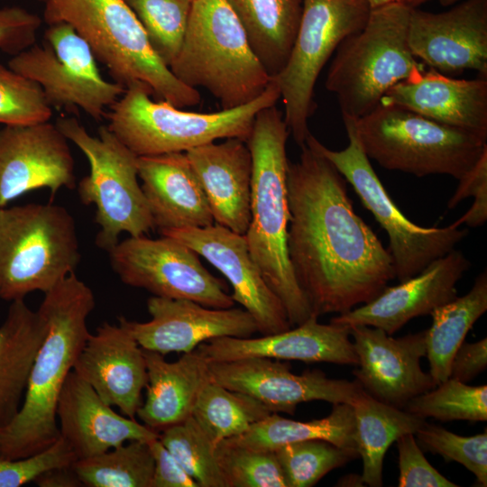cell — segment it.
<instances>
[{
  "label": "cell",
  "instance_id": "cell-40",
  "mask_svg": "<svg viewBox=\"0 0 487 487\" xmlns=\"http://www.w3.org/2000/svg\"><path fill=\"white\" fill-rule=\"evenodd\" d=\"M216 455L225 487H287L274 451L223 440L216 446Z\"/></svg>",
  "mask_w": 487,
  "mask_h": 487
},
{
  "label": "cell",
  "instance_id": "cell-32",
  "mask_svg": "<svg viewBox=\"0 0 487 487\" xmlns=\"http://www.w3.org/2000/svg\"><path fill=\"white\" fill-rule=\"evenodd\" d=\"M312 439L357 449L352 406L347 403L333 404L326 417L305 422L271 413L252 425L244 434L226 440L256 450L273 451L286 444Z\"/></svg>",
  "mask_w": 487,
  "mask_h": 487
},
{
  "label": "cell",
  "instance_id": "cell-52",
  "mask_svg": "<svg viewBox=\"0 0 487 487\" xmlns=\"http://www.w3.org/2000/svg\"><path fill=\"white\" fill-rule=\"evenodd\" d=\"M371 8H374L391 2L398 1V0H367Z\"/></svg>",
  "mask_w": 487,
  "mask_h": 487
},
{
  "label": "cell",
  "instance_id": "cell-21",
  "mask_svg": "<svg viewBox=\"0 0 487 487\" xmlns=\"http://www.w3.org/2000/svg\"><path fill=\"white\" fill-rule=\"evenodd\" d=\"M471 262L459 250L433 261L417 275L386 287L372 301L330 319L345 326H369L391 335L410 319L429 315L457 297L456 284Z\"/></svg>",
  "mask_w": 487,
  "mask_h": 487
},
{
  "label": "cell",
  "instance_id": "cell-53",
  "mask_svg": "<svg viewBox=\"0 0 487 487\" xmlns=\"http://www.w3.org/2000/svg\"><path fill=\"white\" fill-rule=\"evenodd\" d=\"M461 1L462 0H438L439 4L444 7L454 5Z\"/></svg>",
  "mask_w": 487,
  "mask_h": 487
},
{
  "label": "cell",
  "instance_id": "cell-4",
  "mask_svg": "<svg viewBox=\"0 0 487 487\" xmlns=\"http://www.w3.org/2000/svg\"><path fill=\"white\" fill-rule=\"evenodd\" d=\"M43 16L48 24H70L125 89L142 88L179 108L201 101L198 89L179 81L155 53L124 0H47Z\"/></svg>",
  "mask_w": 487,
  "mask_h": 487
},
{
  "label": "cell",
  "instance_id": "cell-33",
  "mask_svg": "<svg viewBox=\"0 0 487 487\" xmlns=\"http://www.w3.org/2000/svg\"><path fill=\"white\" fill-rule=\"evenodd\" d=\"M487 310V272H481L471 289L462 297L437 307L429 315L426 330L429 373L436 384L449 378L452 358L473 324Z\"/></svg>",
  "mask_w": 487,
  "mask_h": 487
},
{
  "label": "cell",
  "instance_id": "cell-54",
  "mask_svg": "<svg viewBox=\"0 0 487 487\" xmlns=\"http://www.w3.org/2000/svg\"><path fill=\"white\" fill-rule=\"evenodd\" d=\"M2 429L0 428V451H1V444H2Z\"/></svg>",
  "mask_w": 487,
  "mask_h": 487
},
{
  "label": "cell",
  "instance_id": "cell-2",
  "mask_svg": "<svg viewBox=\"0 0 487 487\" xmlns=\"http://www.w3.org/2000/svg\"><path fill=\"white\" fill-rule=\"evenodd\" d=\"M92 289L75 272L44 293L39 311L47 329L34 356L21 408L2 429L0 457L35 455L60 436L57 405L62 387L90 333Z\"/></svg>",
  "mask_w": 487,
  "mask_h": 487
},
{
  "label": "cell",
  "instance_id": "cell-17",
  "mask_svg": "<svg viewBox=\"0 0 487 487\" xmlns=\"http://www.w3.org/2000/svg\"><path fill=\"white\" fill-rule=\"evenodd\" d=\"M216 268L230 282L231 295L256 322L261 335L292 327L280 299L265 281L253 260L244 234L214 223L205 227L164 230Z\"/></svg>",
  "mask_w": 487,
  "mask_h": 487
},
{
  "label": "cell",
  "instance_id": "cell-22",
  "mask_svg": "<svg viewBox=\"0 0 487 487\" xmlns=\"http://www.w3.org/2000/svg\"><path fill=\"white\" fill-rule=\"evenodd\" d=\"M208 362H229L244 358H271L304 363L357 365L358 358L348 326L322 324L311 316L288 330L262 336L218 337L197 348Z\"/></svg>",
  "mask_w": 487,
  "mask_h": 487
},
{
  "label": "cell",
  "instance_id": "cell-38",
  "mask_svg": "<svg viewBox=\"0 0 487 487\" xmlns=\"http://www.w3.org/2000/svg\"><path fill=\"white\" fill-rule=\"evenodd\" d=\"M403 409L423 419L486 421L487 386H470L448 378L412 398Z\"/></svg>",
  "mask_w": 487,
  "mask_h": 487
},
{
  "label": "cell",
  "instance_id": "cell-16",
  "mask_svg": "<svg viewBox=\"0 0 487 487\" xmlns=\"http://www.w3.org/2000/svg\"><path fill=\"white\" fill-rule=\"evenodd\" d=\"M408 42L413 56L437 72L474 70L487 78V0H464L441 13L411 8Z\"/></svg>",
  "mask_w": 487,
  "mask_h": 487
},
{
  "label": "cell",
  "instance_id": "cell-8",
  "mask_svg": "<svg viewBox=\"0 0 487 487\" xmlns=\"http://www.w3.org/2000/svg\"><path fill=\"white\" fill-rule=\"evenodd\" d=\"M79 261L76 222L64 207H0L1 299L45 293L75 272Z\"/></svg>",
  "mask_w": 487,
  "mask_h": 487
},
{
  "label": "cell",
  "instance_id": "cell-48",
  "mask_svg": "<svg viewBox=\"0 0 487 487\" xmlns=\"http://www.w3.org/2000/svg\"><path fill=\"white\" fill-rule=\"evenodd\" d=\"M487 367V338L475 343L464 341L455 351L451 363L449 378L468 382Z\"/></svg>",
  "mask_w": 487,
  "mask_h": 487
},
{
  "label": "cell",
  "instance_id": "cell-7",
  "mask_svg": "<svg viewBox=\"0 0 487 487\" xmlns=\"http://www.w3.org/2000/svg\"><path fill=\"white\" fill-rule=\"evenodd\" d=\"M280 93L275 81L252 102L214 113L184 111L164 100L153 101L142 88L125 89L110 106L107 128L137 156L187 151L219 139L246 142L256 115L275 106Z\"/></svg>",
  "mask_w": 487,
  "mask_h": 487
},
{
  "label": "cell",
  "instance_id": "cell-14",
  "mask_svg": "<svg viewBox=\"0 0 487 487\" xmlns=\"http://www.w3.org/2000/svg\"><path fill=\"white\" fill-rule=\"evenodd\" d=\"M161 236H129L108 252L122 282L156 297L190 299L214 308L234 307L224 281L203 266L196 252L175 238Z\"/></svg>",
  "mask_w": 487,
  "mask_h": 487
},
{
  "label": "cell",
  "instance_id": "cell-18",
  "mask_svg": "<svg viewBox=\"0 0 487 487\" xmlns=\"http://www.w3.org/2000/svg\"><path fill=\"white\" fill-rule=\"evenodd\" d=\"M147 322L118 317L124 326L148 351L166 355L189 353L209 340L231 336L250 337L258 332L253 317L244 308H214L190 299L152 296L147 300Z\"/></svg>",
  "mask_w": 487,
  "mask_h": 487
},
{
  "label": "cell",
  "instance_id": "cell-56",
  "mask_svg": "<svg viewBox=\"0 0 487 487\" xmlns=\"http://www.w3.org/2000/svg\"><path fill=\"white\" fill-rule=\"evenodd\" d=\"M191 1H193V0H191Z\"/></svg>",
  "mask_w": 487,
  "mask_h": 487
},
{
  "label": "cell",
  "instance_id": "cell-26",
  "mask_svg": "<svg viewBox=\"0 0 487 487\" xmlns=\"http://www.w3.org/2000/svg\"><path fill=\"white\" fill-rule=\"evenodd\" d=\"M214 223L244 234L251 219L253 160L246 142L228 138L187 151Z\"/></svg>",
  "mask_w": 487,
  "mask_h": 487
},
{
  "label": "cell",
  "instance_id": "cell-19",
  "mask_svg": "<svg viewBox=\"0 0 487 487\" xmlns=\"http://www.w3.org/2000/svg\"><path fill=\"white\" fill-rule=\"evenodd\" d=\"M349 330L359 366L353 373L376 400L404 409L412 398L436 386L420 365L427 355L426 330L397 338L369 326Z\"/></svg>",
  "mask_w": 487,
  "mask_h": 487
},
{
  "label": "cell",
  "instance_id": "cell-3",
  "mask_svg": "<svg viewBox=\"0 0 487 487\" xmlns=\"http://www.w3.org/2000/svg\"><path fill=\"white\" fill-rule=\"evenodd\" d=\"M289 130L275 106L255 116L246 144L253 160L251 219L244 234L249 253L265 281L280 299L291 326L312 315L289 262L287 237V140Z\"/></svg>",
  "mask_w": 487,
  "mask_h": 487
},
{
  "label": "cell",
  "instance_id": "cell-50",
  "mask_svg": "<svg viewBox=\"0 0 487 487\" xmlns=\"http://www.w3.org/2000/svg\"><path fill=\"white\" fill-rule=\"evenodd\" d=\"M337 483V485L340 486L349 485V483H351V486L356 485L355 483H358L359 485H363L362 476L356 474H348V476L345 475L340 481H338Z\"/></svg>",
  "mask_w": 487,
  "mask_h": 487
},
{
  "label": "cell",
  "instance_id": "cell-25",
  "mask_svg": "<svg viewBox=\"0 0 487 487\" xmlns=\"http://www.w3.org/2000/svg\"><path fill=\"white\" fill-rule=\"evenodd\" d=\"M380 104L404 107L487 139V78L460 79L424 69L391 87Z\"/></svg>",
  "mask_w": 487,
  "mask_h": 487
},
{
  "label": "cell",
  "instance_id": "cell-41",
  "mask_svg": "<svg viewBox=\"0 0 487 487\" xmlns=\"http://www.w3.org/2000/svg\"><path fill=\"white\" fill-rule=\"evenodd\" d=\"M424 451L456 462L472 472L479 486H487V433L471 436L456 435L440 426L426 422L415 434Z\"/></svg>",
  "mask_w": 487,
  "mask_h": 487
},
{
  "label": "cell",
  "instance_id": "cell-9",
  "mask_svg": "<svg viewBox=\"0 0 487 487\" xmlns=\"http://www.w3.org/2000/svg\"><path fill=\"white\" fill-rule=\"evenodd\" d=\"M354 122L369 159L417 177L459 179L487 151V139L398 106L379 104Z\"/></svg>",
  "mask_w": 487,
  "mask_h": 487
},
{
  "label": "cell",
  "instance_id": "cell-43",
  "mask_svg": "<svg viewBox=\"0 0 487 487\" xmlns=\"http://www.w3.org/2000/svg\"><path fill=\"white\" fill-rule=\"evenodd\" d=\"M77 457L61 436L42 451L23 458L0 457V487H20L33 482L42 473L72 464Z\"/></svg>",
  "mask_w": 487,
  "mask_h": 487
},
{
  "label": "cell",
  "instance_id": "cell-45",
  "mask_svg": "<svg viewBox=\"0 0 487 487\" xmlns=\"http://www.w3.org/2000/svg\"><path fill=\"white\" fill-rule=\"evenodd\" d=\"M458 180V186L447 203V208H455L468 197L473 198V203L471 208L451 225L454 227H459L464 224L470 227L482 225L487 220V151Z\"/></svg>",
  "mask_w": 487,
  "mask_h": 487
},
{
  "label": "cell",
  "instance_id": "cell-39",
  "mask_svg": "<svg viewBox=\"0 0 487 487\" xmlns=\"http://www.w3.org/2000/svg\"><path fill=\"white\" fill-rule=\"evenodd\" d=\"M124 1L141 23L155 53L170 67L181 47L192 1Z\"/></svg>",
  "mask_w": 487,
  "mask_h": 487
},
{
  "label": "cell",
  "instance_id": "cell-47",
  "mask_svg": "<svg viewBox=\"0 0 487 487\" xmlns=\"http://www.w3.org/2000/svg\"><path fill=\"white\" fill-rule=\"evenodd\" d=\"M149 444L154 459L151 487H198L159 437Z\"/></svg>",
  "mask_w": 487,
  "mask_h": 487
},
{
  "label": "cell",
  "instance_id": "cell-6",
  "mask_svg": "<svg viewBox=\"0 0 487 487\" xmlns=\"http://www.w3.org/2000/svg\"><path fill=\"white\" fill-rule=\"evenodd\" d=\"M410 9L399 1L371 8L364 26L337 47L326 87L343 118L370 114L391 87L425 69L408 42Z\"/></svg>",
  "mask_w": 487,
  "mask_h": 487
},
{
  "label": "cell",
  "instance_id": "cell-24",
  "mask_svg": "<svg viewBox=\"0 0 487 487\" xmlns=\"http://www.w3.org/2000/svg\"><path fill=\"white\" fill-rule=\"evenodd\" d=\"M57 421L60 436L77 459L102 454L129 441L159 437L157 431L115 412L73 371L59 397Z\"/></svg>",
  "mask_w": 487,
  "mask_h": 487
},
{
  "label": "cell",
  "instance_id": "cell-12",
  "mask_svg": "<svg viewBox=\"0 0 487 487\" xmlns=\"http://www.w3.org/2000/svg\"><path fill=\"white\" fill-rule=\"evenodd\" d=\"M302 14L289 59L272 78L284 105V121L299 146L310 132L317 79L339 44L361 30L371 6L367 0H302Z\"/></svg>",
  "mask_w": 487,
  "mask_h": 487
},
{
  "label": "cell",
  "instance_id": "cell-31",
  "mask_svg": "<svg viewBox=\"0 0 487 487\" xmlns=\"http://www.w3.org/2000/svg\"><path fill=\"white\" fill-rule=\"evenodd\" d=\"M350 405L354 416L356 447L363 460L362 480L371 487H381L388 448L402 435L415 434L427 421L376 400L363 389Z\"/></svg>",
  "mask_w": 487,
  "mask_h": 487
},
{
  "label": "cell",
  "instance_id": "cell-27",
  "mask_svg": "<svg viewBox=\"0 0 487 487\" xmlns=\"http://www.w3.org/2000/svg\"><path fill=\"white\" fill-rule=\"evenodd\" d=\"M138 177L154 228L205 227L213 216L185 152L138 156Z\"/></svg>",
  "mask_w": 487,
  "mask_h": 487
},
{
  "label": "cell",
  "instance_id": "cell-23",
  "mask_svg": "<svg viewBox=\"0 0 487 487\" xmlns=\"http://www.w3.org/2000/svg\"><path fill=\"white\" fill-rule=\"evenodd\" d=\"M108 405L135 418L147 385L143 350L121 325L104 322L90 334L72 370Z\"/></svg>",
  "mask_w": 487,
  "mask_h": 487
},
{
  "label": "cell",
  "instance_id": "cell-28",
  "mask_svg": "<svg viewBox=\"0 0 487 487\" xmlns=\"http://www.w3.org/2000/svg\"><path fill=\"white\" fill-rule=\"evenodd\" d=\"M143 350L147 367L146 397L136 417L160 433L192 416L198 397L211 381L209 362L197 349L177 361Z\"/></svg>",
  "mask_w": 487,
  "mask_h": 487
},
{
  "label": "cell",
  "instance_id": "cell-30",
  "mask_svg": "<svg viewBox=\"0 0 487 487\" xmlns=\"http://www.w3.org/2000/svg\"><path fill=\"white\" fill-rule=\"evenodd\" d=\"M251 49L271 77L287 63L299 26L302 0H226Z\"/></svg>",
  "mask_w": 487,
  "mask_h": 487
},
{
  "label": "cell",
  "instance_id": "cell-15",
  "mask_svg": "<svg viewBox=\"0 0 487 487\" xmlns=\"http://www.w3.org/2000/svg\"><path fill=\"white\" fill-rule=\"evenodd\" d=\"M211 381L246 393L271 413L294 415L298 405L312 400L351 404L363 390L356 381L332 379L320 370L295 374L288 362L271 358H244L209 362Z\"/></svg>",
  "mask_w": 487,
  "mask_h": 487
},
{
  "label": "cell",
  "instance_id": "cell-46",
  "mask_svg": "<svg viewBox=\"0 0 487 487\" xmlns=\"http://www.w3.org/2000/svg\"><path fill=\"white\" fill-rule=\"evenodd\" d=\"M41 18L20 6L0 8V51L15 56L36 43Z\"/></svg>",
  "mask_w": 487,
  "mask_h": 487
},
{
  "label": "cell",
  "instance_id": "cell-34",
  "mask_svg": "<svg viewBox=\"0 0 487 487\" xmlns=\"http://www.w3.org/2000/svg\"><path fill=\"white\" fill-rule=\"evenodd\" d=\"M271 412L255 398L210 381L200 391L192 416L216 445L236 437Z\"/></svg>",
  "mask_w": 487,
  "mask_h": 487
},
{
  "label": "cell",
  "instance_id": "cell-13",
  "mask_svg": "<svg viewBox=\"0 0 487 487\" xmlns=\"http://www.w3.org/2000/svg\"><path fill=\"white\" fill-rule=\"evenodd\" d=\"M87 42L67 23H50L42 44L13 56L8 67L35 81L52 108L100 121L125 87L104 78Z\"/></svg>",
  "mask_w": 487,
  "mask_h": 487
},
{
  "label": "cell",
  "instance_id": "cell-35",
  "mask_svg": "<svg viewBox=\"0 0 487 487\" xmlns=\"http://www.w3.org/2000/svg\"><path fill=\"white\" fill-rule=\"evenodd\" d=\"M72 466L87 487H151L154 459L149 441L133 440Z\"/></svg>",
  "mask_w": 487,
  "mask_h": 487
},
{
  "label": "cell",
  "instance_id": "cell-49",
  "mask_svg": "<svg viewBox=\"0 0 487 487\" xmlns=\"http://www.w3.org/2000/svg\"><path fill=\"white\" fill-rule=\"evenodd\" d=\"M39 487H82L72 464L50 469L33 482Z\"/></svg>",
  "mask_w": 487,
  "mask_h": 487
},
{
  "label": "cell",
  "instance_id": "cell-51",
  "mask_svg": "<svg viewBox=\"0 0 487 487\" xmlns=\"http://www.w3.org/2000/svg\"><path fill=\"white\" fill-rule=\"evenodd\" d=\"M400 3L409 8H418L422 4L426 3L428 0H398Z\"/></svg>",
  "mask_w": 487,
  "mask_h": 487
},
{
  "label": "cell",
  "instance_id": "cell-11",
  "mask_svg": "<svg viewBox=\"0 0 487 487\" xmlns=\"http://www.w3.org/2000/svg\"><path fill=\"white\" fill-rule=\"evenodd\" d=\"M348 145L333 151L309 133L305 143L326 157L354 188L389 238L395 278L406 280L427 268L433 261L455 249L468 234L451 225L446 227H422L400 212L391 198L365 154L357 134L354 119L343 118Z\"/></svg>",
  "mask_w": 487,
  "mask_h": 487
},
{
  "label": "cell",
  "instance_id": "cell-20",
  "mask_svg": "<svg viewBox=\"0 0 487 487\" xmlns=\"http://www.w3.org/2000/svg\"><path fill=\"white\" fill-rule=\"evenodd\" d=\"M74 187L69 140L55 124L0 128V207L33 189L48 188L54 196Z\"/></svg>",
  "mask_w": 487,
  "mask_h": 487
},
{
  "label": "cell",
  "instance_id": "cell-37",
  "mask_svg": "<svg viewBox=\"0 0 487 487\" xmlns=\"http://www.w3.org/2000/svg\"><path fill=\"white\" fill-rule=\"evenodd\" d=\"M159 439L198 487H225L216 445L193 416L161 431Z\"/></svg>",
  "mask_w": 487,
  "mask_h": 487
},
{
  "label": "cell",
  "instance_id": "cell-10",
  "mask_svg": "<svg viewBox=\"0 0 487 487\" xmlns=\"http://www.w3.org/2000/svg\"><path fill=\"white\" fill-rule=\"evenodd\" d=\"M55 124L88 161L89 174L79 180L78 192L83 204L96 207L95 219L100 228L96 246L108 253L122 233L137 237L153 229L138 182V156L106 125L94 136L75 117H60Z\"/></svg>",
  "mask_w": 487,
  "mask_h": 487
},
{
  "label": "cell",
  "instance_id": "cell-29",
  "mask_svg": "<svg viewBox=\"0 0 487 487\" xmlns=\"http://www.w3.org/2000/svg\"><path fill=\"white\" fill-rule=\"evenodd\" d=\"M47 324L39 309L32 310L24 299L11 302L0 326V428L18 413L36 352Z\"/></svg>",
  "mask_w": 487,
  "mask_h": 487
},
{
  "label": "cell",
  "instance_id": "cell-44",
  "mask_svg": "<svg viewBox=\"0 0 487 487\" xmlns=\"http://www.w3.org/2000/svg\"><path fill=\"white\" fill-rule=\"evenodd\" d=\"M399 487H457L426 459L415 435L408 433L397 440Z\"/></svg>",
  "mask_w": 487,
  "mask_h": 487
},
{
  "label": "cell",
  "instance_id": "cell-55",
  "mask_svg": "<svg viewBox=\"0 0 487 487\" xmlns=\"http://www.w3.org/2000/svg\"><path fill=\"white\" fill-rule=\"evenodd\" d=\"M44 2L47 1V0H43Z\"/></svg>",
  "mask_w": 487,
  "mask_h": 487
},
{
  "label": "cell",
  "instance_id": "cell-36",
  "mask_svg": "<svg viewBox=\"0 0 487 487\" xmlns=\"http://www.w3.org/2000/svg\"><path fill=\"white\" fill-rule=\"evenodd\" d=\"M287 487H311L335 468L359 457L355 448L312 439L283 445L273 450Z\"/></svg>",
  "mask_w": 487,
  "mask_h": 487
},
{
  "label": "cell",
  "instance_id": "cell-5",
  "mask_svg": "<svg viewBox=\"0 0 487 487\" xmlns=\"http://www.w3.org/2000/svg\"><path fill=\"white\" fill-rule=\"evenodd\" d=\"M169 68L186 86L207 90L223 110L256 99L272 79L226 0L192 1L181 47Z\"/></svg>",
  "mask_w": 487,
  "mask_h": 487
},
{
  "label": "cell",
  "instance_id": "cell-42",
  "mask_svg": "<svg viewBox=\"0 0 487 487\" xmlns=\"http://www.w3.org/2000/svg\"><path fill=\"white\" fill-rule=\"evenodd\" d=\"M52 107L38 83L0 64V124L30 125L49 122Z\"/></svg>",
  "mask_w": 487,
  "mask_h": 487
},
{
  "label": "cell",
  "instance_id": "cell-1",
  "mask_svg": "<svg viewBox=\"0 0 487 487\" xmlns=\"http://www.w3.org/2000/svg\"><path fill=\"white\" fill-rule=\"evenodd\" d=\"M289 161L287 248L312 315L344 314L375 299L395 279L391 256L354 212L346 180L304 143Z\"/></svg>",
  "mask_w": 487,
  "mask_h": 487
}]
</instances>
